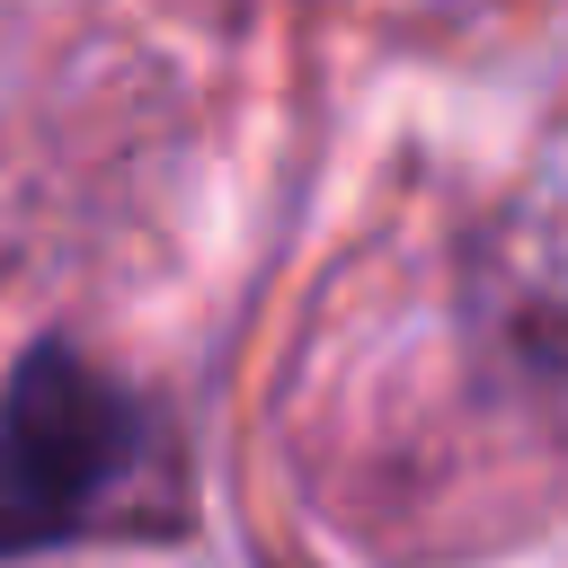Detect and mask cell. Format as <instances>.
I'll use <instances>...</instances> for the list:
<instances>
[{"label": "cell", "instance_id": "obj_1", "mask_svg": "<svg viewBox=\"0 0 568 568\" xmlns=\"http://www.w3.org/2000/svg\"><path fill=\"white\" fill-rule=\"evenodd\" d=\"M142 524H178L160 417L80 346H27L0 382V568Z\"/></svg>", "mask_w": 568, "mask_h": 568}]
</instances>
